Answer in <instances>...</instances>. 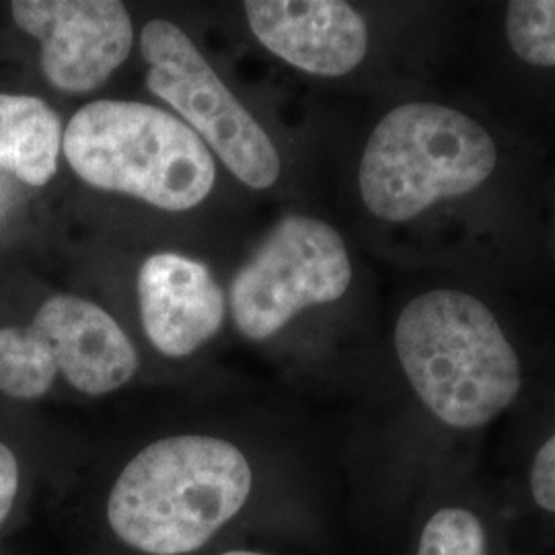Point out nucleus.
I'll return each mask as SVG.
<instances>
[{
	"mask_svg": "<svg viewBox=\"0 0 555 555\" xmlns=\"http://www.w3.org/2000/svg\"><path fill=\"white\" fill-rule=\"evenodd\" d=\"M396 350L416 396L451 428L490 424L522 387L520 360L494 313L463 291L410 300L397 319Z\"/></svg>",
	"mask_w": 555,
	"mask_h": 555,
	"instance_id": "nucleus-2",
	"label": "nucleus"
},
{
	"mask_svg": "<svg viewBox=\"0 0 555 555\" xmlns=\"http://www.w3.org/2000/svg\"><path fill=\"white\" fill-rule=\"evenodd\" d=\"M350 282L352 263L336 229L311 217H288L233 278V321L243 336L263 341L300 311L344 297Z\"/></svg>",
	"mask_w": 555,
	"mask_h": 555,
	"instance_id": "nucleus-7",
	"label": "nucleus"
},
{
	"mask_svg": "<svg viewBox=\"0 0 555 555\" xmlns=\"http://www.w3.org/2000/svg\"><path fill=\"white\" fill-rule=\"evenodd\" d=\"M64 157L82 181L181 212L208 198L217 165L198 134L149 103L93 101L73 116Z\"/></svg>",
	"mask_w": 555,
	"mask_h": 555,
	"instance_id": "nucleus-3",
	"label": "nucleus"
},
{
	"mask_svg": "<svg viewBox=\"0 0 555 555\" xmlns=\"http://www.w3.org/2000/svg\"><path fill=\"white\" fill-rule=\"evenodd\" d=\"M62 128L40 98L0 93V169L41 188L56 176Z\"/></svg>",
	"mask_w": 555,
	"mask_h": 555,
	"instance_id": "nucleus-11",
	"label": "nucleus"
},
{
	"mask_svg": "<svg viewBox=\"0 0 555 555\" xmlns=\"http://www.w3.org/2000/svg\"><path fill=\"white\" fill-rule=\"evenodd\" d=\"M496 165V142L479 121L449 105L405 103L373 130L358 188L375 217L405 222L440 199L476 192Z\"/></svg>",
	"mask_w": 555,
	"mask_h": 555,
	"instance_id": "nucleus-4",
	"label": "nucleus"
},
{
	"mask_svg": "<svg viewBox=\"0 0 555 555\" xmlns=\"http://www.w3.org/2000/svg\"><path fill=\"white\" fill-rule=\"evenodd\" d=\"M11 13L40 40L46 79L66 93L95 91L132 50V21L118 0H15Z\"/></svg>",
	"mask_w": 555,
	"mask_h": 555,
	"instance_id": "nucleus-8",
	"label": "nucleus"
},
{
	"mask_svg": "<svg viewBox=\"0 0 555 555\" xmlns=\"http://www.w3.org/2000/svg\"><path fill=\"white\" fill-rule=\"evenodd\" d=\"M254 36L278 59L318 77H341L369 50L362 15L339 0H249Z\"/></svg>",
	"mask_w": 555,
	"mask_h": 555,
	"instance_id": "nucleus-9",
	"label": "nucleus"
},
{
	"mask_svg": "<svg viewBox=\"0 0 555 555\" xmlns=\"http://www.w3.org/2000/svg\"><path fill=\"white\" fill-rule=\"evenodd\" d=\"M531 494L539 508L555 515V435L537 451L531 467Z\"/></svg>",
	"mask_w": 555,
	"mask_h": 555,
	"instance_id": "nucleus-14",
	"label": "nucleus"
},
{
	"mask_svg": "<svg viewBox=\"0 0 555 555\" xmlns=\"http://www.w3.org/2000/svg\"><path fill=\"white\" fill-rule=\"evenodd\" d=\"M140 50L149 64V89L188 121L235 178L254 190L276 183L282 165L274 142L178 25L146 23Z\"/></svg>",
	"mask_w": 555,
	"mask_h": 555,
	"instance_id": "nucleus-6",
	"label": "nucleus"
},
{
	"mask_svg": "<svg viewBox=\"0 0 555 555\" xmlns=\"http://www.w3.org/2000/svg\"><path fill=\"white\" fill-rule=\"evenodd\" d=\"M137 369V348L118 321L85 298H48L27 327L0 330V391L15 399H40L59 373L85 396H105Z\"/></svg>",
	"mask_w": 555,
	"mask_h": 555,
	"instance_id": "nucleus-5",
	"label": "nucleus"
},
{
	"mask_svg": "<svg viewBox=\"0 0 555 555\" xmlns=\"http://www.w3.org/2000/svg\"><path fill=\"white\" fill-rule=\"evenodd\" d=\"M140 318L163 357L183 358L217 336L227 305L219 282L198 259L155 254L139 272Z\"/></svg>",
	"mask_w": 555,
	"mask_h": 555,
	"instance_id": "nucleus-10",
	"label": "nucleus"
},
{
	"mask_svg": "<svg viewBox=\"0 0 555 555\" xmlns=\"http://www.w3.org/2000/svg\"><path fill=\"white\" fill-rule=\"evenodd\" d=\"M506 38L531 66H555V0H513L506 7Z\"/></svg>",
	"mask_w": 555,
	"mask_h": 555,
	"instance_id": "nucleus-12",
	"label": "nucleus"
},
{
	"mask_svg": "<svg viewBox=\"0 0 555 555\" xmlns=\"http://www.w3.org/2000/svg\"><path fill=\"white\" fill-rule=\"evenodd\" d=\"M222 555H266L259 554V552H245V550H238V552H227V554Z\"/></svg>",
	"mask_w": 555,
	"mask_h": 555,
	"instance_id": "nucleus-16",
	"label": "nucleus"
},
{
	"mask_svg": "<svg viewBox=\"0 0 555 555\" xmlns=\"http://www.w3.org/2000/svg\"><path fill=\"white\" fill-rule=\"evenodd\" d=\"M21 469L15 453L0 442V527L11 515L20 494Z\"/></svg>",
	"mask_w": 555,
	"mask_h": 555,
	"instance_id": "nucleus-15",
	"label": "nucleus"
},
{
	"mask_svg": "<svg viewBox=\"0 0 555 555\" xmlns=\"http://www.w3.org/2000/svg\"><path fill=\"white\" fill-rule=\"evenodd\" d=\"M251 483L249 461L235 444L163 438L124 467L107 520L119 541L142 554H192L237 515Z\"/></svg>",
	"mask_w": 555,
	"mask_h": 555,
	"instance_id": "nucleus-1",
	"label": "nucleus"
},
{
	"mask_svg": "<svg viewBox=\"0 0 555 555\" xmlns=\"http://www.w3.org/2000/svg\"><path fill=\"white\" fill-rule=\"evenodd\" d=\"M417 555H488L483 522L465 508H440L422 531Z\"/></svg>",
	"mask_w": 555,
	"mask_h": 555,
	"instance_id": "nucleus-13",
	"label": "nucleus"
}]
</instances>
